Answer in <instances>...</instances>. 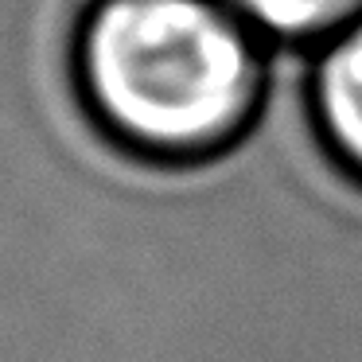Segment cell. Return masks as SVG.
<instances>
[{
  "label": "cell",
  "mask_w": 362,
  "mask_h": 362,
  "mask_svg": "<svg viewBox=\"0 0 362 362\" xmlns=\"http://www.w3.org/2000/svg\"><path fill=\"white\" fill-rule=\"evenodd\" d=\"M74 59L98 121L152 156L238 136L265 74L261 40L222 0H94Z\"/></svg>",
  "instance_id": "obj_1"
},
{
  "label": "cell",
  "mask_w": 362,
  "mask_h": 362,
  "mask_svg": "<svg viewBox=\"0 0 362 362\" xmlns=\"http://www.w3.org/2000/svg\"><path fill=\"white\" fill-rule=\"evenodd\" d=\"M312 110L339 160L362 175V20L315 47Z\"/></svg>",
  "instance_id": "obj_2"
},
{
  "label": "cell",
  "mask_w": 362,
  "mask_h": 362,
  "mask_svg": "<svg viewBox=\"0 0 362 362\" xmlns=\"http://www.w3.org/2000/svg\"><path fill=\"white\" fill-rule=\"evenodd\" d=\"M261 43L320 47L354 20H362V0H222Z\"/></svg>",
  "instance_id": "obj_3"
}]
</instances>
